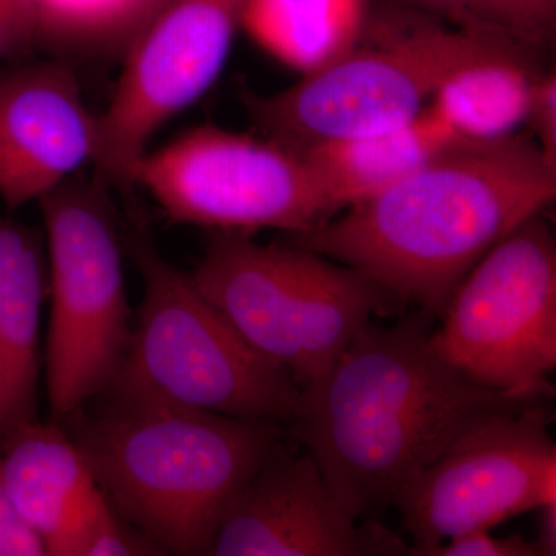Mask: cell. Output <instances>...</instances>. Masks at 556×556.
Masks as SVG:
<instances>
[{"label": "cell", "mask_w": 556, "mask_h": 556, "mask_svg": "<svg viewBox=\"0 0 556 556\" xmlns=\"http://www.w3.org/2000/svg\"><path fill=\"white\" fill-rule=\"evenodd\" d=\"M98 115L72 68L56 62L0 75V200L10 212L93 166Z\"/></svg>", "instance_id": "obj_13"}, {"label": "cell", "mask_w": 556, "mask_h": 556, "mask_svg": "<svg viewBox=\"0 0 556 556\" xmlns=\"http://www.w3.org/2000/svg\"><path fill=\"white\" fill-rule=\"evenodd\" d=\"M372 0H247L241 27L288 67L316 72L361 42Z\"/></svg>", "instance_id": "obj_18"}, {"label": "cell", "mask_w": 556, "mask_h": 556, "mask_svg": "<svg viewBox=\"0 0 556 556\" xmlns=\"http://www.w3.org/2000/svg\"><path fill=\"white\" fill-rule=\"evenodd\" d=\"M426 556H540L533 541L521 535L496 536L492 530L479 529L450 538L431 547Z\"/></svg>", "instance_id": "obj_22"}, {"label": "cell", "mask_w": 556, "mask_h": 556, "mask_svg": "<svg viewBox=\"0 0 556 556\" xmlns=\"http://www.w3.org/2000/svg\"><path fill=\"white\" fill-rule=\"evenodd\" d=\"M0 556H47L38 533L14 506L0 466Z\"/></svg>", "instance_id": "obj_25"}, {"label": "cell", "mask_w": 556, "mask_h": 556, "mask_svg": "<svg viewBox=\"0 0 556 556\" xmlns=\"http://www.w3.org/2000/svg\"><path fill=\"white\" fill-rule=\"evenodd\" d=\"M247 0H166L129 39L112 100L98 115L93 169L130 188L149 142L222 75Z\"/></svg>", "instance_id": "obj_11"}, {"label": "cell", "mask_w": 556, "mask_h": 556, "mask_svg": "<svg viewBox=\"0 0 556 556\" xmlns=\"http://www.w3.org/2000/svg\"><path fill=\"white\" fill-rule=\"evenodd\" d=\"M110 188L94 170L38 201L50 299L43 368L54 422L100 397L129 348L124 237Z\"/></svg>", "instance_id": "obj_7"}, {"label": "cell", "mask_w": 556, "mask_h": 556, "mask_svg": "<svg viewBox=\"0 0 556 556\" xmlns=\"http://www.w3.org/2000/svg\"><path fill=\"white\" fill-rule=\"evenodd\" d=\"M287 437L223 521L211 556H407L409 546L376 518L340 506L313 457Z\"/></svg>", "instance_id": "obj_12"}, {"label": "cell", "mask_w": 556, "mask_h": 556, "mask_svg": "<svg viewBox=\"0 0 556 556\" xmlns=\"http://www.w3.org/2000/svg\"><path fill=\"white\" fill-rule=\"evenodd\" d=\"M526 127H529L544 159L556 167V78L555 73L540 75L533 80L527 110Z\"/></svg>", "instance_id": "obj_23"}, {"label": "cell", "mask_w": 556, "mask_h": 556, "mask_svg": "<svg viewBox=\"0 0 556 556\" xmlns=\"http://www.w3.org/2000/svg\"><path fill=\"white\" fill-rule=\"evenodd\" d=\"M501 47L517 49L420 11L372 0L354 49L288 89L247 93L243 104L258 135L303 152L408 123L448 73Z\"/></svg>", "instance_id": "obj_5"}, {"label": "cell", "mask_w": 556, "mask_h": 556, "mask_svg": "<svg viewBox=\"0 0 556 556\" xmlns=\"http://www.w3.org/2000/svg\"><path fill=\"white\" fill-rule=\"evenodd\" d=\"M433 324L419 311L394 327L369 321L324 376L300 388L285 434L313 457L354 518L393 506L467 428L554 401L464 378L431 345Z\"/></svg>", "instance_id": "obj_1"}, {"label": "cell", "mask_w": 556, "mask_h": 556, "mask_svg": "<svg viewBox=\"0 0 556 556\" xmlns=\"http://www.w3.org/2000/svg\"><path fill=\"white\" fill-rule=\"evenodd\" d=\"M459 141L427 105L416 118L393 129L325 142L299 153L338 215L397 185Z\"/></svg>", "instance_id": "obj_16"}, {"label": "cell", "mask_w": 556, "mask_h": 556, "mask_svg": "<svg viewBox=\"0 0 556 556\" xmlns=\"http://www.w3.org/2000/svg\"><path fill=\"white\" fill-rule=\"evenodd\" d=\"M536 536L533 540L538 555H556V501L538 507Z\"/></svg>", "instance_id": "obj_26"}, {"label": "cell", "mask_w": 556, "mask_h": 556, "mask_svg": "<svg viewBox=\"0 0 556 556\" xmlns=\"http://www.w3.org/2000/svg\"><path fill=\"white\" fill-rule=\"evenodd\" d=\"M552 402L486 417L459 434L399 493L393 506L409 556L556 501Z\"/></svg>", "instance_id": "obj_10"}, {"label": "cell", "mask_w": 556, "mask_h": 556, "mask_svg": "<svg viewBox=\"0 0 556 556\" xmlns=\"http://www.w3.org/2000/svg\"><path fill=\"white\" fill-rule=\"evenodd\" d=\"M431 345L489 390L555 399L556 241L527 219L479 260L450 295Z\"/></svg>", "instance_id": "obj_8"}, {"label": "cell", "mask_w": 556, "mask_h": 556, "mask_svg": "<svg viewBox=\"0 0 556 556\" xmlns=\"http://www.w3.org/2000/svg\"><path fill=\"white\" fill-rule=\"evenodd\" d=\"M527 50L551 39L556 0H378Z\"/></svg>", "instance_id": "obj_19"}, {"label": "cell", "mask_w": 556, "mask_h": 556, "mask_svg": "<svg viewBox=\"0 0 556 556\" xmlns=\"http://www.w3.org/2000/svg\"><path fill=\"white\" fill-rule=\"evenodd\" d=\"M130 217L124 239L144 295L126 357L101 396L268 420L285 428L300 393L292 376L237 331L192 274L160 254L138 208Z\"/></svg>", "instance_id": "obj_4"}, {"label": "cell", "mask_w": 556, "mask_h": 556, "mask_svg": "<svg viewBox=\"0 0 556 556\" xmlns=\"http://www.w3.org/2000/svg\"><path fill=\"white\" fill-rule=\"evenodd\" d=\"M39 31L35 0H0V60L20 58Z\"/></svg>", "instance_id": "obj_24"}, {"label": "cell", "mask_w": 556, "mask_h": 556, "mask_svg": "<svg viewBox=\"0 0 556 556\" xmlns=\"http://www.w3.org/2000/svg\"><path fill=\"white\" fill-rule=\"evenodd\" d=\"M203 294L300 388L324 376L372 317L405 316L386 288L334 260L251 236L208 232L192 274Z\"/></svg>", "instance_id": "obj_6"}, {"label": "cell", "mask_w": 556, "mask_h": 556, "mask_svg": "<svg viewBox=\"0 0 556 556\" xmlns=\"http://www.w3.org/2000/svg\"><path fill=\"white\" fill-rule=\"evenodd\" d=\"M62 427L112 507L164 555H211L223 521L283 426L104 397Z\"/></svg>", "instance_id": "obj_3"}, {"label": "cell", "mask_w": 556, "mask_h": 556, "mask_svg": "<svg viewBox=\"0 0 556 556\" xmlns=\"http://www.w3.org/2000/svg\"><path fill=\"white\" fill-rule=\"evenodd\" d=\"M163 551L102 497L80 529L70 556H156Z\"/></svg>", "instance_id": "obj_20"}, {"label": "cell", "mask_w": 556, "mask_h": 556, "mask_svg": "<svg viewBox=\"0 0 556 556\" xmlns=\"http://www.w3.org/2000/svg\"><path fill=\"white\" fill-rule=\"evenodd\" d=\"M556 197V167L532 138L460 139L371 199L283 243L361 270L434 320L495 244Z\"/></svg>", "instance_id": "obj_2"}, {"label": "cell", "mask_w": 556, "mask_h": 556, "mask_svg": "<svg viewBox=\"0 0 556 556\" xmlns=\"http://www.w3.org/2000/svg\"><path fill=\"white\" fill-rule=\"evenodd\" d=\"M142 0H35L40 30L50 21L113 25L129 40L137 30Z\"/></svg>", "instance_id": "obj_21"}, {"label": "cell", "mask_w": 556, "mask_h": 556, "mask_svg": "<svg viewBox=\"0 0 556 556\" xmlns=\"http://www.w3.org/2000/svg\"><path fill=\"white\" fill-rule=\"evenodd\" d=\"M164 2H166V0H142L141 14H139L138 27L137 30H135V33H137L139 28H141L142 25L146 24V22H148L149 17L152 16V14L155 13V11L159 10ZM127 42H129V40H127Z\"/></svg>", "instance_id": "obj_27"}, {"label": "cell", "mask_w": 556, "mask_h": 556, "mask_svg": "<svg viewBox=\"0 0 556 556\" xmlns=\"http://www.w3.org/2000/svg\"><path fill=\"white\" fill-rule=\"evenodd\" d=\"M47 299L42 233L0 215V442L38 420L40 321Z\"/></svg>", "instance_id": "obj_15"}, {"label": "cell", "mask_w": 556, "mask_h": 556, "mask_svg": "<svg viewBox=\"0 0 556 556\" xmlns=\"http://www.w3.org/2000/svg\"><path fill=\"white\" fill-rule=\"evenodd\" d=\"M525 51L501 47L448 73L428 108L457 138L497 141L525 126L536 73Z\"/></svg>", "instance_id": "obj_17"}, {"label": "cell", "mask_w": 556, "mask_h": 556, "mask_svg": "<svg viewBox=\"0 0 556 556\" xmlns=\"http://www.w3.org/2000/svg\"><path fill=\"white\" fill-rule=\"evenodd\" d=\"M2 477L14 506L47 556H70L80 529L104 497L86 457L61 422L24 424L0 442Z\"/></svg>", "instance_id": "obj_14"}, {"label": "cell", "mask_w": 556, "mask_h": 556, "mask_svg": "<svg viewBox=\"0 0 556 556\" xmlns=\"http://www.w3.org/2000/svg\"><path fill=\"white\" fill-rule=\"evenodd\" d=\"M130 186L166 217L208 232H306L336 212L302 153L262 135L201 126L135 164Z\"/></svg>", "instance_id": "obj_9"}]
</instances>
